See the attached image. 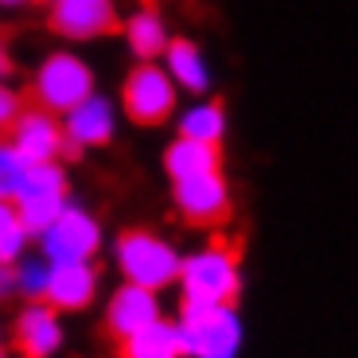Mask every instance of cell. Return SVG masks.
<instances>
[{
  "label": "cell",
  "instance_id": "cell-1",
  "mask_svg": "<svg viewBox=\"0 0 358 358\" xmlns=\"http://www.w3.org/2000/svg\"><path fill=\"white\" fill-rule=\"evenodd\" d=\"M242 296V250L230 242H210L206 250L183 257L179 268V304L238 308Z\"/></svg>",
  "mask_w": 358,
  "mask_h": 358
},
{
  "label": "cell",
  "instance_id": "cell-2",
  "mask_svg": "<svg viewBox=\"0 0 358 358\" xmlns=\"http://www.w3.org/2000/svg\"><path fill=\"white\" fill-rule=\"evenodd\" d=\"M113 261H117V273L129 285L152 288V292H164V288L179 285V268H183V257H179L176 245L152 230H141V226L117 234Z\"/></svg>",
  "mask_w": 358,
  "mask_h": 358
},
{
  "label": "cell",
  "instance_id": "cell-3",
  "mask_svg": "<svg viewBox=\"0 0 358 358\" xmlns=\"http://www.w3.org/2000/svg\"><path fill=\"white\" fill-rule=\"evenodd\" d=\"M179 335L187 358H238L242 350V315L238 308L179 304Z\"/></svg>",
  "mask_w": 358,
  "mask_h": 358
},
{
  "label": "cell",
  "instance_id": "cell-4",
  "mask_svg": "<svg viewBox=\"0 0 358 358\" xmlns=\"http://www.w3.org/2000/svg\"><path fill=\"white\" fill-rule=\"evenodd\" d=\"M31 94H36V106L51 109V113H71L74 106L98 94L94 90V71L82 55L74 51H51L43 63L36 66V78H31Z\"/></svg>",
  "mask_w": 358,
  "mask_h": 358
},
{
  "label": "cell",
  "instance_id": "cell-5",
  "mask_svg": "<svg viewBox=\"0 0 358 358\" xmlns=\"http://www.w3.org/2000/svg\"><path fill=\"white\" fill-rule=\"evenodd\" d=\"M179 101V86L160 63H136L129 71L125 86H121V109L133 125L156 129L176 113Z\"/></svg>",
  "mask_w": 358,
  "mask_h": 358
},
{
  "label": "cell",
  "instance_id": "cell-6",
  "mask_svg": "<svg viewBox=\"0 0 358 358\" xmlns=\"http://www.w3.org/2000/svg\"><path fill=\"white\" fill-rule=\"evenodd\" d=\"M16 210L24 218V226L31 234H43L55 218L63 215L66 206H71V195H66V171L63 164H31L24 176V187L16 191Z\"/></svg>",
  "mask_w": 358,
  "mask_h": 358
},
{
  "label": "cell",
  "instance_id": "cell-7",
  "mask_svg": "<svg viewBox=\"0 0 358 358\" xmlns=\"http://www.w3.org/2000/svg\"><path fill=\"white\" fill-rule=\"evenodd\" d=\"M36 242H39V253H43L51 265L94 261V257H98V250H101V222L90 215L86 206L71 203L63 215L39 234Z\"/></svg>",
  "mask_w": 358,
  "mask_h": 358
},
{
  "label": "cell",
  "instance_id": "cell-8",
  "mask_svg": "<svg viewBox=\"0 0 358 358\" xmlns=\"http://www.w3.org/2000/svg\"><path fill=\"white\" fill-rule=\"evenodd\" d=\"M8 144L27 164H55L59 156H66L63 117L43 106L20 109V117L8 125Z\"/></svg>",
  "mask_w": 358,
  "mask_h": 358
},
{
  "label": "cell",
  "instance_id": "cell-9",
  "mask_svg": "<svg viewBox=\"0 0 358 358\" xmlns=\"http://www.w3.org/2000/svg\"><path fill=\"white\" fill-rule=\"evenodd\" d=\"M171 199H176V210L183 215V222H191V226H222L234 210L230 183H226L222 171L179 179L171 187Z\"/></svg>",
  "mask_w": 358,
  "mask_h": 358
},
{
  "label": "cell",
  "instance_id": "cell-10",
  "mask_svg": "<svg viewBox=\"0 0 358 358\" xmlns=\"http://www.w3.org/2000/svg\"><path fill=\"white\" fill-rule=\"evenodd\" d=\"M12 343L24 358H59L66 343L63 331V312L51 308L47 300H31L16 312V323H12Z\"/></svg>",
  "mask_w": 358,
  "mask_h": 358
},
{
  "label": "cell",
  "instance_id": "cell-11",
  "mask_svg": "<svg viewBox=\"0 0 358 358\" xmlns=\"http://www.w3.org/2000/svg\"><path fill=\"white\" fill-rule=\"evenodd\" d=\"M164 320V304H160V292L152 288H141V285H121L113 288L106 304V331L113 335L117 343L129 339V335L144 331V327H152V323Z\"/></svg>",
  "mask_w": 358,
  "mask_h": 358
},
{
  "label": "cell",
  "instance_id": "cell-12",
  "mask_svg": "<svg viewBox=\"0 0 358 358\" xmlns=\"http://www.w3.org/2000/svg\"><path fill=\"white\" fill-rule=\"evenodd\" d=\"M51 27L63 39H98L117 27V4L113 0H59L51 4Z\"/></svg>",
  "mask_w": 358,
  "mask_h": 358
},
{
  "label": "cell",
  "instance_id": "cell-13",
  "mask_svg": "<svg viewBox=\"0 0 358 358\" xmlns=\"http://www.w3.org/2000/svg\"><path fill=\"white\" fill-rule=\"evenodd\" d=\"M63 129H66V152L101 148V144H109L117 133V109L109 98L90 94L82 106H74L71 113H63Z\"/></svg>",
  "mask_w": 358,
  "mask_h": 358
},
{
  "label": "cell",
  "instance_id": "cell-14",
  "mask_svg": "<svg viewBox=\"0 0 358 358\" xmlns=\"http://www.w3.org/2000/svg\"><path fill=\"white\" fill-rule=\"evenodd\" d=\"M98 265L94 261H71V265H51V285H47V304L59 312H86L98 300Z\"/></svg>",
  "mask_w": 358,
  "mask_h": 358
},
{
  "label": "cell",
  "instance_id": "cell-15",
  "mask_svg": "<svg viewBox=\"0 0 358 358\" xmlns=\"http://www.w3.org/2000/svg\"><path fill=\"white\" fill-rule=\"evenodd\" d=\"M164 171L171 183L191 176H206V171H222V144H203V141H187L176 136L164 152Z\"/></svg>",
  "mask_w": 358,
  "mask_h": 358
},
{
  "label": "cell",
  "instance_id": "cell-16",
  "mask_svg": "<svg viewBox=\"0 0 358 358\" xmlns=\"http://www.w3.org/2000/svg\"><path fill=\"white\" fill-rule=\"evenodd\" d=\"M117 358H187V347H183L179 323L160 320L152 327H144V331L117 343Z\"/></svg>",
  "mask_w": 358,
  "mask_h": 358
},
{
  "label": "cell",
  "instance_id": "cell-17",
  "mask_svg": "<svg viewBox=\"0 0 358 358\" xmlns=\"http://www.w3.org/2000/svg\"><path fill=\"white\" fill-rule=\"evenodd\" d=\"M164 71L187 94H206L210 90V66H206L195 39H171L168 51H164Z\"/></svg>",
  "mask_w": 358,
  "mask_h": 358
},
{
  "label": "cell",
  "instance_id": "cell-18",
  "mask_svg": "<svg viewBox=\"0 0 358 358\" xmlns=\"http://www.w3.org/2000/svg\"><path fill=\"white\" fill-rule=\"evenodd\" d=\"M125 43H129V51H133L141 63H156V59H164V51H168V43H171L164 16L156 8H148V4H144L141 12H133V16L125 20Z\"/></svg>",
  "mask_w": 358,
  "mask_h": 358
},
{
  "label": "cell",
  "instance_id": "cell-19",
  "mask_svg": "<svg viewBox=\"0 0 358 358\" xmlns=\"http://www.w3.org/2000/svg\"><path fill=\"white\" fill-rule=\"evenodd\" d=\"M179 136L203 144H222L226 136V109L222 101H195L191 109L179 113Z\"/></svg>",
  "mask_w": 358,
  "mask_h": 358
},
{
  "label": "cell",
  "instance_id": "cell-20",
  "mask_svg": "<svg viewBox=\"0 0 358 358\" xmlns=\"http://www.w3.org/2000/svg\"><path fill=\"white\" fill-rule=\"evenodd\" d=\"M31 238H36V234L24 226L16 203L0 199V265H16L20 257H27V242H31Z\"/></svg>",
  "mask_w": 358,
  "mask_h": 358
},
{
  "label": "cell",
  "instance_id": "cell-21",
  "mask_svg": "<svg viewBox=\"0 0 358 358\" xmlns=\"http://www.w3.org/2000/svg\"><path fill=\"white\" fill-rule=\"evenodd\" d=\"M47 285H51V261L43 253H27V257L16 261V288L27 304L47 300Z\"/></svg>",
  "mask_w": 358,
  "mask_h": 358
},
{
  "label": "cell",
  "instance_id": "cell-22",
  "mask_svg": "<svg viewBox=\"0 0 358 358\" xmlns=\"http://www.w3.org/2000/svg\"><path fill=\"white\" fill-rule=\"evenodd\" d=\"M27 168H31V164H27V160L16 152V148H12L8 141L0 144V199H8V203L16 199V191L24 187Z\"/></svg>",
  "mask_w": 358,
  "mask_h": 358
},
{
  "label": "cell",
  "instance_id": "cell-23",
  "mask_svg": "<svg viewBox=\"0 0 358 358\" xmlns=\"http://www.w3.org/2000/svg\"><path fill=\"white\" fill-rule=\"evenodd\" d=\"M20 109H24L20 106V94L8 86V82H0V129H8L20 117Z\"/></svg>",
  "mask_w": 358,
  "mask_h": 358
},
{
  "label": "cell",
  "instance_id": "cell-24",
  "mask_svg": "<svg viewBox=\"0 0 358 358\" xmlns=\"http://www.w3.org/2000/svg\"><path fill=\"white\" fill-rule=\"evenodd\" d=\"M12 296H20V288H16V265H0V304H8Z\"/></svg>",
  "mask_w": 358,
  "mask_h": 358
},
{
  "label": "cell",
  "instance_id": "cell-25",
  "mask_svg": "<svg viewBox=\"0 0 358 358\" xmlns=\"http://www.w3.org/2000/svg\"><path fill=\"white\" fill-rule=\"evenodd\" d=\"M12 78V51H8V43L0 39V82H8Z\"/></svg>",
  "mask_w": 358,
  "mask_h": 358
},
{
  "label": "cell",
  "instance_id": "cell-26",
  "mask_svg": "<svg viewBox=\"0 0 358 358\" xmlns=\"http://www.w3.org/2000/svg\"><path fill=\"white\" fill-rule=\"evenodd\" d=\"M24 4H31V0H0V8H24Z\"/></svg>",
  "mask_w": 358,
  "mask_h": 358
},
{
  "label": "cell",
  "instance_id": "cell-27",
  "mask_svg": "<svg viewBox=\"0 0 358 358\" xmlns=\"http://www.w3.org/2000/svg\"><path fill=\"white\" fill-rule=\"evenodd\" d=\"M144 4H148V8H156V4H164V0H144Z\"/></svg>",
  "mask_w": 358,
  "mask_h": 358
},
{
  "label": "cell",
  "instance_id": "cell-28",
  "mask_svg": "<svg viewBox=\"0 0 358 358\" xmlns=\"http://www.w3.org/2000/svg\"><path fill=\"white\" fill-rule=\"evenodd\" d=\"M0 358H12V355H8V350H4V343H0Z\"/></svg>",
  "mask_w": 358,
  "mask_h": 358
},
{
  "label": "cell",
  "instance_id": "cell-29",
  "mask_svg": "<svg viewBox=\"0 0 358 358\" xmlns=\"http://www.w3.org/2000/svg\"><path fill=\"white\" fill-rule=\"evenodd\" d=\"M47 4H59V0H47Z\"/></svg>",
  "mask_w": 358,
  "mask_h": 358
},
{
  "label": "cell",
  "instance_id": "cell-30",
  "mask_svg": "<svg viewBox=\"0 0 358 358\" xmlns=\"http://www.w3.org/2000/svg\"><path fill=\"white\" fill-rule=\"evenodd\" d=\"M0 144H4V141H0Z\"/></svg>",
  "mask_w": 358,
  "mask_h": 358
}]
</instances>
